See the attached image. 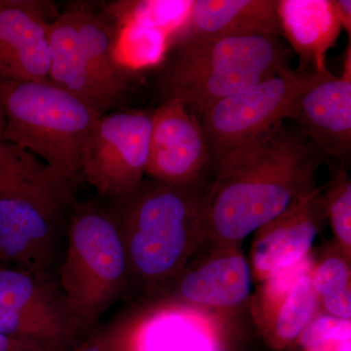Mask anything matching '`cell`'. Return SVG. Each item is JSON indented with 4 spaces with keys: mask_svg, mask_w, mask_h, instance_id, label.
I'll return each mask as SVG.
<instances>
[{
    "mask_svg": "<svg viewBox=\"0 0 351 351\" xmlns=\"http://www.w3.org/2000/svg\"><path fill=\"white\" fill-rule=\"evenodd\" d=\"M323 162L302 132L285 122L215 159L201 245L241 247L316 186Z\"/></svg>",
    "mask_w": 351,
    "mask_h": 351,
    "instance_id": "obj_1",
    "label": "cell"
},
{
    "mask_svg": "<svg viewBox=\"0 0 351 351\" xmlns=\"http://www.w3.org/2000/svg\"><path fill=\"white\" fill-rule=\"evenodd\" d=\"M211 180L171 184L145 179L130 195L107 201L123 244L129 286L167 294L204 239Z\"/></svg>",
    "mask_w": 351,
    "mask_h": 351,
    "instance_id": "obj_2",
    "label": "cell"
},
{
    "mask_svg": "<svg viewBox=\"0 0 351 351\" xmlns=\"http://www.w3.org/2000/svg\"><path fill=\"white\" fill-rule=\"evenodd\" d=\"M281 36L189 39L172 44L156 66L159 101H178L200 119L208 108L290 68Z\"/></svg>",
    "mask_w": 351,
    "mask_h": 351,
    "instance_id": "obj_3",
    "label": "cell"
},
{
    "mask_svg": "<svg viewBox=\"0 0 351 351\" xmlns=\"http://www.w3.org/2000/svg\"><path fill=\"white\" fill-rule=\"evenodd\" d=\"M1 138L32 152L77 186L83 147L101 115L50 82L0 80Z\"/></svg>",
    "mask_w": 351,
    "mask_h": 351,
    "instance_id": "obj_4",
    "label": "cell"
},
{
    "mask_svg": "<svg viewBox=\"0 0 351 351\" xmlns=\"http://www.w3.org/2000/svg\"><path fill=\"white\" fill-rule=\"evenodd\" d=\"M114 32L89 2H73L49 27V82L100 115L120 110L130 97L132 73L113 53Z\"/></svg>",
    "mask_w": 351,
    "mask_h": 351,
    "instance_id": "obj_5",
    "label": "cell"
},
{
    "mask_svg": "<svg viewBox=\"0 0 351 351\" xmlns=\"http://www.w3.org/2000/svg\"><path fill=\"white\" fill-rule=\"evenodd\" d=\"M66 223V249L57 281L71 313L90 332L129 287L125 251L101 203L75 200Z\"/></svg>",
    "mask_w": 351,
    "mask_h": 351,
    "instance_id": "obj_6",
    "label": "cell"
},
{
    "mask_svg": "<svg viewBox=\"0 0 351 351\" xmlns=\"http://www.w3.org/2000/svg\"><path fill=\"white\" fill-rule=\"evenodd\" d=\"M316 73L289 68L208 108L200 123L212 162L290 120L302 92Z\"/></svg>",
    "mask_w": 351,
    "mask_h": 351,
    "instance_id": "obj_7",
    "label": "cell"
},
{
    "mask_svg": "<svg viewBox=\"0 0 351 351\" xmlns=\"http://www.w3.org/2000/svg\"><path fill=\"white\" fill-rule=\"evenodd\" d=\"M0 332L69 351L88 332L52 274L0 265Z\"/></svg>",
    "mask_w": 351,
    "mask_h": 351,
    "instance_id": "obj_8",
    "label": "cell"
},
{
    "mask_svg": "<svg viewBox=\"0 0 351 351\" xmlns=\"http://www.w3.org/2000/svg\"><path fill=\"white\" fill-rule=\"evenodd\" d=\"M151 112L120 110L101 115L86 138L80 175L107 201L130 195L144 181Z\"/></svg>",
    "mask_w": 351,
    "mask_h": 351,
    "instance_id": "obj_9",
    "label": "cell"
},
{
    "mask_svg": "<svg viewBox=\"0 0 351 351\" xmlns=\"http://www.w3.org/2000/svg\"><path fill=\"white\" fill-rule=\"evenodd\" d=\"M151 117L145 175L171 184L209 179L212 158L200 119L178 101L159 104Z\"/></svg>",
    "mask_w": 351,
    "mask_h": 351,
    "instance_id": "obj_10",
    "label": "cell"
},
{
    "mask_svg": "<svg viewBox=\"0 0 351 351\" xmlns=\"http://www.w3.org/2000/svg\"><path fill=\"white\" fill-rule=\"evenodd\" d=\"M64 211L34 198L0 195V262L51 274L61 245Z\"/></svg>",
    "mask_w": 351,
    "mask_h": 351,
    "instance_id": "obj_11",
    "label": "cell"
},
{
    "mask_svg": "<svg viewBox=\"0 0 351 351\" xmlns=\"http://www.w3.org/2000/svg\"><path fill=\"white\" fill-rule=\"evenodd\" d=\"M351 41L341 75L316 73L295 104L290 121L325 161L348 164L351 156Z\"/></svg>",
    "mask_w": 351,
    "mask_h": 351,
    "instance_id": "obj_12",
    "label": "cell"
},
{
    "mask_svg": "<svg viewBox=\"0 0 351 351\" xmlns=\"http://www.w3.org/2000/svg\"><path fill=\"white\" fill-rule=\"evenodd\" d=\"M326 221L322 189L316 184L256 230L249 263L252 278L265 282L306 258Z\"/></svg>",
    "mask_w": 351,
    "mask_h": 351,
    "instance_id": "obj_13",
    "label": "cell"
},
{
    "mask_svg": "<svg viewBox=\"0 0 351 351\" xmlns=\"http://www.w3.org/2000/svg\"><path fill=\"white\" fill-rule=\"evenodd\" d=\"M53 4L0 0V80L49 82Z\"/></svg>",
    "mask_w": 351,
    "mask_h": 351,
    "instance_id": "obj_14",
    "label": "cell"
},
{
    "mask_svg": "<svg viewBox=\"0 0 351 351\" xmlns=\"http://www.w3.org/2000/svg\"><path fill=\"white\" fill-rule=\"evenodd\" d=\"M207 252L189 261L167 294L176 301L201 308L230 313L241 308L250 297V265L234 245L208 246Z\"/></svg>",
    "mask_w": 351,
    "mask_h": 351,
    "instance_id": "obj_15",
    "label": "cell"
},
{
    "mask_svg": "<svg viewBox=\"0 0 351 351\" xmlns=\"http://www.w3.org/2000/svg\"><path fill=\"white\" fill-rule=\"evenodd\" d=\"M276 9L277 0H191L186 17L168 36V47L189 39L280 36Z\"/></svg>",
    "mask_w": 351,
    "mask_h": 351,
    "instance_id": "obj_16",
    "label": "cell"
},
{
    "mask_svg": "<svg viewBox=\"0 0 351 351\" xmlns=\"http://www.w3.org/2000/svg\"><path fill=\"white\" fill-rule=\"evenodd\" d=\"M280 36L299 57L300 69L326 73L328 51L341 32L334 0H277Z\"/></svg>",
    "mask_w": 351,
    "mask_h": 351,
    "instance_id": "obj_17",
    "label": "cell"
},
{
    "mask_svg": "<svg viewBox=\"0 0 351 351\" xmlns=\"http://www.w3.org/2000/svg\"><path fill=\"white\" fill-rule=\"evenodd\" d=\"M76 186L32 152L0 138V195L32 197L66 210L76 200Z\"/></svg>",
    "mask_w": 351,
    "mask_h": 351,
    "instance_id": "obj_18",
    "label": "cell"
},
{
    "mask_svg": "<svg viewBox=\"0 0 351 351\" xmlns=\"http://www.w3.org/2000/svg\"><path fill=\"white\" fill-rule=\"evenodd\" d=\"M311 271L299 277L282 295L253 306L256 322L270 350L282 351L294 346L319 313V297L311 286Z\"/></svg>",
    "mask_w": 351,
    "mask_h": 351,
    "instance_id": "obj_19",
    "label": "cell"
},
{
    "mask_svg": "<svg viewBox=\"0 0 351 351\" xmlns=\"http://www.w3.org/2000/svg\"><path fill=\"white\" fill-rule=\"evenodd\" d=\"M191 5V1L117 0L106 4L101 13L112 27L143 25L165 32L169 36L184 19Z\"/></svg>",
    "mask_w": 351,
    "mask_h": 351,
    "instance_id": "obj_20",
    "label": "cell"
},
{
    "mask_svg": "<svg viewBox=\"0 0 351 351\" xmlns=\"http://www.w3.org/2000/svg\"><path fill=\"white\" fill-rule=\"evenodd\" d=\"M113 53L120 68L129 73L157 66L168 48V34L143 25L126 24L112 27Z\"/></svg>",
    "mask_w": 351,
    "mask_h": 351,
    "instance_id": "obj_21",
    "label": "cell"
},
{
    "mask_svg": "<svg viewBox=\"0 0 351 351\" xmlns=\"http://www.w3.org/2000/svg\"><path fill=\"white\" fill-rule=\"evenodd\" d=\"M330 177L322 189L327 221L332 240L351 258V179L346 164L327 161Z\"/></svg>",
    "mask_w": 351,
    "mask_h": 351,
    "instance_id": "obj_22",
    "label": "cell"
},
{
    "mask_svg": "<svg viewBox=\"0 0 351 351\" xmlns=\"http://www.w3.org/2000/svg\"><path fill=\"white\" fill-rule=\"evenodd\" d=\"M311 281L319 298L351 286V258L334 240L325 246L319 258L313 261Z\"/></svg>",
    "mask_w": 351,
    "mask_h": 351,
    "instance_id": "obj_23",
    "label": "cell"
},
{
    "mask_svg": "<svg viewBox=\"0 0 351 351\" xmlns=\"http://www.w3.org/2000/svg\"><path fill=\"white\" fill-rule=\"evenodd\" d=\"M351 339V320L316 314L300 335L294 346L301 351H329L337 343Z\"/></svg>",
    "mask_w": 351,
    "mask_h": 351,
    "instance_id": "obj_24",
    "label": "cell"
},
{
    "mask_svg": "<svg viewBox=\"0 0 351 351\" xmlns=\"http://www.w3.org/2000/svg\"><path fill=\"white\" fill-rule=\"evenodd\" d=\"M127 338L125 325H117L86 337L69 351H125Z\"/></svg>",
    "mask_w": 351,
    "mask_h": 351,
    "instance_id": "obj_25",
    "label": "cell"
},
{
    "mask_svg": "<svg viewBox=\"0 0 351 351\" xmlns=\"http://www.w3.org/2000/svg\"><path fill=\"white\" fill-rule=\"evenodd\" d=\"M319 311L339 319L351 320V286L319 298Z\"/></svg>",
    "mask_w": 351,
    "mask_h": 351,
    "instance_id": "obj_26",
    "label": "cell"
},
{
    "mask_svg": "<svg viewBox=\"0 0 351 351\" xmlns=\"http://www.w3.org/2000/svg\"><path fill=\"white\" fill-rule=\"evenodd\" d=\"M0 351H54L47 346L31 341L0 332Z\"/></svg>",
    "mask_w": 351,
    "mask_h": 351,
    "instance_id": "obj_27",
    "label": "cell"
},
{
    "mask_svg": "<svg viewBox=\"0 0 351 351\" xmlns=\"http://www.w3.org/2000/svg\"><path fill=\"white\" fill-rule=\"evenodd\" d=\"M335 9L341 29H345L351 41V1L350 0H334Z\"/></svg>",
    "mask_w": 351,
    "mask_h": 351,
    "instance_id": "obj_28",
    "label": "cell"
},
{
    "mask_svg": "<svg viewBox=\"0 0 351 351\" xmlns=\"http://www.w3.org/2000/svg\"><path fill=\"white\" fill-rule=\"evenodd\" d=\"M330 351H351V339L339 341Z\"/></svg>",
    "mask_w": 351,
    "mask_h": 351,
    "instance_id": "obj_29",
    "label": "cell"
},
{
    "mask_svg": "<svg viewBox=\"0 0 351 351\" xmlns=\"http://www.w3.org/2000/svg\"><path fill=\"white\" fill-rule=\"evenodd\" d=\"M4 126H5V119H4L3 113L0 110V138H1L2 133H3Z\"/></svg>",
    "mask_w": 351,
    "mask_h": 351,
    "instance_id": "obj_30",
    "label": "cell"
}]
</instances>
